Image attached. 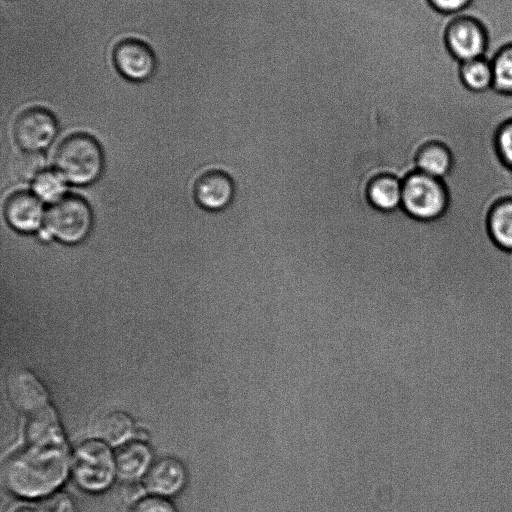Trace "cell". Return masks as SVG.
<instances>
[{
	"mask_svg": "<svg viewBox=\"0 0 512 512\" xmlns=\"http://www.w3.org/2000/svg\"><path fill=\"white\" fill-rule=\"evenodd\" d=\"M70 465L66 444L28 445L8 460L4 479L7 487L18 496H46L63 483Z\"/></svg>",
	"mask_w": 512,
	"mask_h": 512,
	"instance_id": "1",
	"label": "cell"
},
{
	"mask_svg": "<svg viewBox=\"0 0 512 512\" xmlns=\"http://www.w3.org/2000/svg\"><path fill=\"white\" fill-rule=\"evenodd\" d=\"M55 165L69 183L88 185L101 175L104 158L97 141L81 133L69 136L59 145Z\"/></svg>",
	"mask_w": 512,
	"mask_h": 512,
	"instance_id": "2",
	"label": "cell"
},
{
	"mask_svg": "<svg viewBox=\"0 0 512 512\" xmlns=\"http://www.w3.org/2000/svg\"><path fill=\"white\" fill-rule=\"evenodd\" d=\"M186 482L183 464L172 457H163L154 461L148 468L144 486L157 496H170L179 492Z\"/></svg>",
	"mask_w": 512,
	"mask_h": 512,
	"instance_id": "11",
	"label": "cell"
},
{
	"mask_svg": "<svg viewBox=\"0 0 512 512\" xmlns=\"http://www.w3.org/2000/svg\"><path fill=\"white\" fill-rule=\"evenodd\" d=\"M368 198L379 210H394L402 203V184L391 176L377 177L368 186Z\"/></svg>",
	"mask_w": 512,
	"mask_h": 512,
	"instance_id": "18",
	"label": "cell"
},
{
	"mask_svg": "<svg viewBox=\"0 0 512 512\" xmlns=\"http://www.w3.org/2000/svg\"><path fill=\"white\" fill-rule=\"evenodd\" d=\"M496 148L502 161L512 169V120L499 128L496 135Z\"/></svg>",
	"mask_w": 512,
	"mask_h": 512,
	"instance_id": "24",
	"label": "cell"
},
{
	"mask_svg": "<svg viewBox=\"0 0 512 512\" xmlns=\"http://www.w3.org/2000/svg\"><path fill=\"white\" fill-rule=\"evenodd\" d=\"M415 170L437 179L445 178L453 166L450 149L441 142L423 144L415 155Z\"/></svg>",
	"mask_w": 512,
	"mask_h": 512,
	"instance_id": "15",
	"label": "cell"
},
{
	"mask_svg": "<svg viewBox=\"0 0 512 512\" xmlns=\"http://www.w3.org/2000/svg\"><path fill=\"white\" fill-rule=\"evenodd\" d=\"M493 87L512 94V45L503 48L492 61Z\"/></svg>",
	"mask_w": 512,
	"mask_h": 512,
	"instance_id": "21",
	"label": "cell"
},
{
	"mask_svg": "<svg viewBox=\"0 0 512 512\" xmlns=\"http://www.w3.org/2000/svg\"><path fill=\"white\" fill-rule=\"evenodd\" d=\"M117 475L124 481L137 480L151 465L149 447L140 441L124 443L115 454Z\"/></svg>",
	"mask_w": 512,
	"mask_h": 512,
	"instance_id": "14",
	"label": "cell"
},
{
	"mask_svg": "<svg viewBox=\"0 0 512 512\" xmlns=\"http://www.w3.org/2000/svg\"><path fill=\"white\" fill-rule=\"evenodd\" d=\"M131 417L119 410L103 413L94 426L95 434L109 445H123L133 433Z\"/></svg>",
	"mask_w": 512,
	"mask_h": 512,
	"instance_id": "16",
	"label": "cell"
},
{
	"mask_svg": "<svg viewBox=\"0 0 512 512\" xmlns=\"http://www.w3.org/2000/svg\"><path fill=\"white\" fill-rule=\"evenodd\" d=\"M7 393L12 404L27 415L49 405L44 385L28 369L18 368L8 375Z\"/></svg>",
	"mask_w": 512,
	"mask_h": 512,
	"instance_id": "9",
	"label": "cell"
},
{
	"mask_svg": "<svg viewBox=\"0 0 512 512\" xmlns=\"http://www.w3.org/2000/svg\"><path fill=\"white\" fill-rule=\"evenodd\" d=\"M5 217L11 227L20 232H33L45 222L42 201L28 192L12 194L6 201Z\"/></svg>",
	"mask_w": 512,
	"mask_h": 512,
	"instance_id": "10",
	"label": "cell"
},
{
	"mask_svg": "<svg viewBox=\"0 0 512 512\" xmlns=\"http://www.w3.org/2000/svg\"><path fill=\"white\" fill-rule=\"evenodd\" d=\"M35 512H75V507L69 495L53 492L37 503Z\"/></svg>",
	"mask_w": 512,
	"mask_h": 512,
	"instance_id": "23",
	"label": "cell"
},
{
	"mask_svg": "<svg viewBox=\"0 0 512 512\" xmlns=\"http://www.w3.org/2000/svg\"><path fill=\"white\" fill-rule=\"evenodd\" d=\"M25 436L32 446L66 444L58 415L50 405L28 415Z\"/></svg>",
	"mask_w": 512,
	"mask_h": 512,
	"instance_id": "13",
	"label": "cell"
},
{
	"mask_svg": "<svg viewBox=\"0 0 512 512\" xmlns=\"http://www.w3.org/2000/svg\"><path fill=\"white\" fill-rule=\"evenodd\" d=\"M121 491L126 501H138L144 493V486L137 480L125 481Z\"/></svg>",
	"mask_w": 512,
	"mask_h": 512,
	"instance_id": "27",
	"label": "cell"
},
{
	"mask_svg": "<svg viewBox=\"0 0 512 512\" xmlns=\"http://www.w3.org/2000/svg\"><path fill=\"white\" fill-rule=\"evenodd\" d=\"M194 197L204 209L210 211L222 210L232 200L233 183L223 172H207L196 181Z\"/></svg>",
	"mask_w": 512,
	"mask_h": 512,
	"instance_id": "12",
	"label": "cell"
},
{
	"mask_svg": "<svg viewBox=\"0 0 512 512\" xmlns=\"http://www.w3.org/2000/svg\"><path fill=\"white\" fill-rule=\"evenodd\" d=\"M58 132L54 115L45 108L23 111L14 124V137L24 151L40 152L48 147Z\"/></svg>",
	"mask_w": 512,
	"mask_h": 512,
	"instance_id": "7",
	"label": "cell"
},
{
	"mask_svg": "<svg viewBox=\"0 0 512 512\" xmlns=\"http://www.w3.org/2000/svg\"><path fill=\"white\" fill-rule=\"evenodd\" d=\"M6 512H35V506L33 507L29 503L17 501L10 504Z\"/></svg>",
	"mask_w": 512,
	"mask_h": 512,
	"instance_id": "28",
	"label": "cell"
},
{
	"mask_svg": "<svg viewBox=\"0 0 512 512\" xmlns=\"http://www.w3.org/2000/svg\"><path fill=\"white\" fill-rule=\"evenodd\" d=\"M92 211L85 200L78 196H64L46 213L48 233L65 244L82 242L92 227Z\"/></svg>",
	"mask_w": 512,
	"mask_h": 512,
	"instance_id": "5",
	"label": "cell"
},
{
	"mask_svg": "<svg viewBox=\"0 0 512 512\" xmlns=\"http://www.w3.org/2000/svg\"><path fill=\"white\" fill-rule=\"evenodd\" d=\"M113 62L118 73L131 82H145L153 77L157 59L153 49L136 38L123 39L113 50Z\"/></svg>",
	"mask_w": 512,
	"mask_h": 512,
	"instance_id": "6",
	"label": "cell"
},
{
	"mask_svg": "<svg viewBox=\"0 0 512 512\" xmlns=\"http://www.w3.org/2000/svg\"><path fill=\"white\" fill-rule=\"evenodd\" d=\"M408 216L419 221H432L444 214L448 191L441 179L420 171L408 174L402 183V203Z\"/></svg>",
	"mask_w": 512,
	"mask_h": 512,
	"instance_id": "4",
	"label": "cell"
},
{
	"mask_svg": "<svg viewBox=\"0 0 512 512\" xmlns=\"http://www.w3.org/2000/svg\"><path fill=\"white\" fill-rule=\"evenodd\" d=\"M129 512H176L173 505L160 496L142 498Z\"/></svg>",
	"mask_w": 512,
	"mask_h": 512,
	"instance_id": "25",
	"label": "cell"
},
{
	"mask_svg": "<svg viewBox=\"0 0 512 512\" xmlns=\"http://www.w3.org/2000/svg\"><path fill=\"white\" fill-rule=\"evenodd\" d=\"M65 182L58 171H44L34 180V193L41 201L56 203L64 197Z\"/></svg>",
	"mask_w": 512,
	"mask_h": 512,
	"instance_id": "20",
	"label": "cell"
},
{
	"mask_svg": "<svg viewBox=\"0 0 512 512\" xmlns=\"http://www.w3.org/2000/svg\"><path fill=\"white\" fill-rule=\"evenodd\" d=\"M71 468L76 483L90 492L108 488L117 474L115 455L98 439L84 441L75 449Z\"/></svg>",
	"mask_w": 512,
	"mask_h": 512,
	"instance_id": "3",
	"label": "cell"
},
{
	"mask_svg": "<svg viewBox=\"0 0 512 512\" xmlns=\"http://www.w3.org/2000/svg\"><path fill=\"white\" fill-rule=\"evenodd\" d=\"M430 2L437 10L453 14L466 8L470 0H430Z\"/></svg>",
	"mask_w": 512,
	"mask_h": 512,
	"instance_id": "26",
	"label": "cell"
},
{
	"mask_svg": "<svg viewBox=\"0 0 512 512\" xmlns=\"http://www.w3.org/2000/svg\"><path fill=\"white\" fill-rule=\"evenodd\" d=\"M488 228L497 245L512 251V199L501 200L491 208Z\"/></svg>",
	"mask_w": 512,
	"mask_h": 512,
	"instance_id": "17",
	"label": "cell"
},
{
	"mask_svg": "<svg viewBox=\"0 0 512 512\" xmlns=\"http://www.w3.org/2000/svg\"><path fill=\"white\" fill-rule=\"evenodd\" d=\"M46 160L40 152L24 151L18 155L12 166L18 180H35L45 170Z\"/></svg>",
	"mask_w": 512,
	"mask_h": 512,
	"instance_id": "22",
	"label": "cell"
},
{
	"mask_svg": "<svg viewBox=\"0 0 512 512\" xmlns=\"http://www.w3.org/2000/svg\"><path fill=\"white\" fill-rule=\"evenodd\" d=\"M460 75L464 85L472 91L493 87L492 64L483 57L461 62Z\"/></svg>",
	"mask_w": 512,
	"mask_h": 512,
	"instance_id": "19",
	"label": "cell"
},
{
	"mask_svg": "<svg viewBox=\"0 0 512 512\" xmlns=\"http://www.w3.org/2000/svg\"><path fill=\"white\" fill-rule=\"evenodd\" d=\"M446 40L449 50L460 62L484 57L486 34L474 19L453 20L447 29Z\"/></svg>",
	"mask_w": 512,
	"mask_h": 512,
	"instance_id": "8",
	"label": "cell"
}]
</instances>
